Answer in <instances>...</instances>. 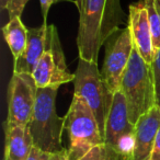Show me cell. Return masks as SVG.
<instances>
[{"instance_id":"cell-1","label":"cell","mask_w":160,"mask_h":160,"mask_svg":"<svg viewBox=\"0 0 160 160\" xmlns=\"http://www.w3.org/2000/svg\"><path fill=\"white\" fill-rule=\"evenodd\" d=\"M79 11L77 47L80 59L98 62L99 52L123 23L120 0H76Z\"/></svg>"},{"instance_id":"cell-2","label":"cell","mask_w":160,"mask_h":160,"mask_svg":"<svg viewBox=\"0 0 160 160\" xmlns=\"http://www.w3.org/2000/svg\"><path fill=\"white\" fill-rule=\"evenodd\" d=\"M121 91L126 99L129 121L134 125L140 116L158 105L152 66L138 54L135 46L123 73Z\"/></svg>"},{"instance_id":"cell-3","label":"cell","mask_w":160,"mask_h":160,"mask_svg":"<svg viewBox=\"0 0 160 160\" xmlns=\"http://www.w3.org/2000/svg\"><path fill=\"white\" fill-rule=\"evenodd\" d=\"M58 88H38L29 128L34 146L47 151L58 152L64 149L62 135L64 132V118L56 112V97Z\"/></svg>"},{"instance_id":"cell-4","label":"cell","mask_w":160,"mask_h":160,"mask_svg":"<svg viewBox=\"0 0 160 160\" xmlns=\"http://www.w3.org/2000/svg\"><path fill=\"white\" fill-rule=\"evenodd\" d=\"M64 131L68 136L67 152L71 160H79L93 147L104 144L91 109L82 98L75 94L64 118Z\"/></svg>"},{"instance_id":"cell-5","label":"cell","mask_w":160,"mask_h":160,"mask_svg":"<svg viewBox=\"0 0 160 160\" xmlns=\"http://www.w3.org/2000/svg\"><path fill=\"white\" fill-rule=\"evenodd\" d=\"M73 85L75 96L82 98L91 109L104 139L105 124L114 93L103 79L98 68V62H91L79 58Z\"/></svg>"},{"instance_id":"cell-6","label":"cell","mask_w":160,"mask_h":160,"mask_svg":"<svg viewBox=\"0 0 160 160\" xmlns=\"http://www.w3.org/2000/svg\"><path fill=\"white\" fill-rule=\"evenodd\" d=\"M38 88H59L73 81L75 73L68 71L58 31L54 24L48 25L46 49L32 72Z\"/></svg>"},{"instance_id":"cell-7","label":"cell","mask_w":160,"mask_h":160,"mask_svg":"<svg viewBox=\"0 0 160 160\" xmlns=\"http://www.w3.org/2000/svg\"><path fill=\"white\" fill-rule=\"evenodd\" d=\"M133 47L134 43L128 25L118 30L105 43V56L101 75L113 93L121 90L123 73L128 65Z\"/></svg>"},{"instance_id":"cell-8","label":"cell","mask_w":160,"mask_h":160,"mask_svg":"<svg viewBox=\"0 0 160 160\" xmlns=\"http://www.w3.org/2000/svg\"><path fill=\"white\" fill-rule=\"evenodd\" d=\"M36 94L38 86L32 75L13 72L8 87V116L6 123L29 126Z\"/></svg>"},{"instance_id":"cell-9","label":"cell","mask_w":160,"mask_h":160,"mask_svg":"<svg viewBox=\"0 0 160 160\" xmlns=\"http://www.w3.org/2000/svg\"><path fill=\"white\" fill-rule=\"evenodd\" d=\"M128 10V28L131 30L134 46L137 49L138 54L148 64H152L155 57L152 33H151L148 12L145 8L144 1L139 0L137 2L129 5Z\"/></svg>"},{"instance_id":"cell-10","label":"cell","mask_w":160,"mask_h":160,"mask_svg":"<svg viewBox=\"0 0 160 160\" xmlns=\"http://www.w3.org/2000/svg\"><path fill=\"white\" fill-rule=\"evenodd\" d=\"M160 128V107L156 105L142 115L135 124L132 160H149Z\"/></svg>"},{"instance_id":"cell-11","label":"cell","mask_w":160,"mask_h":160,"mask_svg":"<svg viewBox=\"0 0 160 160\" xmlns=\"http://www.w3.org/2000/svg\"><path fill=\"white\" fill-rule=\"evenodd\" d=\"M47 30L48 25L46 22L38 28L29 29L28 44L23 54L14 60V73H29L32 75L36 64L44 54L47 43Z\"/></svg>"},{"instance_id":"cell-12","label":"cell","mask_w":160,"mask_h":160,"mask_svg":"<svg viewBox=\"0 0 160 160\" xmlns=\"http://www.w3.org/2000/svg\"><path fill=\"white\" fill-rule=\"evenodd\" d=\"M5 134L3 160H28L34 146L29 126L5 123Z\"/></svg>"},{"instance_id":"cell-13","label":"cell","mask_w":160,"mask_h":160,"mask_svg":"<svg viewBox=\"0 0 160 160\" xmlns=\"http://www.w3.org/2000/svg\"><path fill=\"white\" fill-rule=\"evenodd\" d=\"M2 33L14 60L18 59L27 47L29 29L22 23L20 17H16L10 19L9 22L2 28Z\"/></svg>"},{"instance_id":"cell-14","label":"cell","mask_w":160,"mask_h":160,"mask_svg":"<svg viewBox=\"0 0 160 160\" xmlns=\"http://www.w3.org/2000/svg\"><path fill=\"white\" fill-rule=\"evenodd\" d=\"M145 8L148 12L150 22L151 33H152L153 52L160 48V0H142Z\"/></svg>"},{"instance_id":"cell-15","label":"cell","mask_w":160,"mask_h":160,"mask_svg":"<svg viewBox=\"0 0 160 160\" xmlns=\"http://www.w3.org/2000/svg\"><path fill=\"white\" fill-rule=\"evenodd\" d=\"M153 71V78H155V87H156V96H157V104L160 107V48L156 52L153 62L151 64Z\"/></svg>"},{"instance_id":"cell-16","label":"cell","mask_w":160,"mask_h":160,"mask_svg":"<svg viewBox=\"0 0 160 160\" xmlns=\"http://www.w3.org/2000/svg\"><path fill=\"white\" fill-rule=\"evenodd\" d=\"M79 160H107V152H105L104 144L93 147L91 150L88 151Z\"/></svg>"},{"instance_id":"cell-17","label":"cell","mask_w":160,"mask_h":160,"mask_svg":"<svg viewBox=\"0 0 160 160\" xmlns=\"http://www.w3.org/2000/svg\"><path fill=\"white\" fill-rule=\"evenodd\" d=\"M28 2H29V0H11V2H10L7 10L10 19L16 18V17H21L25 5Z\"/></svg>"},{"instance_id":"cell-18","label":"cell","mask_w":160,"mask_h":160,"mask_svg":"<svg viewBox=\"0 0 160 160\" xmlns=\"http://www.w3.org/2000/svg\"><path fill=\"white\" fill-rule=\"evenodd\" d=\"M51 153L52 152H47L38 147L33 146L28 160H51Z\"/></svg>"},{"instance_id":"cell-19","label":"cell","mask_w":160,"mask_h":160,"mask_svg":"<svg viewBox=\"0 0 160 160\" xmlns=\"http://www.w3.org/2000/svg\"><path fill=\"white\" fill-rule=\"evenodd\" d=\"M62 1H71V0H40L41 3V10H42V16L44 19V22H46L47 20V14H48L49 8L53 5L58 2H62Z\"/></svg>"},{"instance_id":"cell-20","label":"cell","mask_w":160,"mask_h":160,"mask_svg":"<svg viewBox=\"0 0 160 160\" xmlns=\"http://www.w3.org/2000/svg\"><path fill=\"white\" fill-rule=\"evenodd\" d=\"M149 160H160V128L157 133V136H156L152 150H151L150 159Z\"/></svg>"},{"instance_id":"cell-21","label":"cell","mask_w":160,"mask_h":160,"mask_svg":"<svg viewBox=\"0 0 160 160\" xmlns=\"http://www.w3.org/2000/svg\"><path fill=\"white\" fill-rule=\"evenodd\" d=\"M51 160H71L67 152V149H62V151L51 153Z\"/></svg>"},{"instance_id":"cell-22","label":"cell","mask_w":160,"mask_h":160,"mask_svg":"<svg viewBox=\"0 0 160 160\" xmlns=\"http://www.w3.org/2000/svg\"><path fill=\"white\" fill-rule=\"evenodd\" d=\"M11 0H0V9L2 10H8V7H9Z\"/></svg>"}]
</instances>
